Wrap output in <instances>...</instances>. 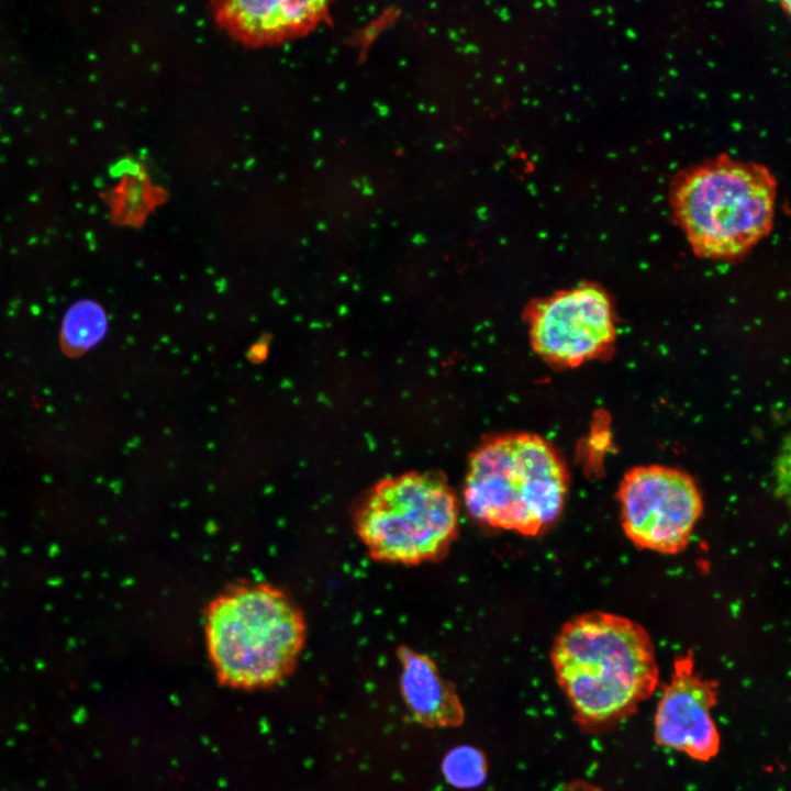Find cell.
I'll return each mask as SVG.
<instances>
[{"label": "cell", "mask_w": 791, "mask_h": 791, "mask_svg": "<svg viewBox=\"0 0 791 791\" xmlns=\"http://www.w3.org/2000/svg\"><path fill=\"white\" fill-rule=\"evenodd\" d=\"M550 659L578 722L588 727L624 718L658 681L648 633L634 621L606 612L581 614L565 623Z\"/></svg>", "instance_id": "6da1fadb"}, {"label": "cell", "mask_w": 791, "mask_h": 791, "mask_svg": "<svg viewBox=\"0 0 791 791\" xmlns=\"http://www.w3.org/2000/svg\"><path fill=\"white\" fill-rule=\"evenodd\" d=\"M569 476L556 449L538 435L505 434L470 456L463 495L479 523L524 536L545 533L560 517Z\"/></svg>", "instance_id": "7a4b0ae2"}, {"label": "cell", "mask_w": 791, "mask_h": 791, "mask_svg": "<svg viewBox=\"0 0 791 791\" xmlns=\"http://www.w3.org/2000/svg\"><path fill=\"white\" fill-rule=\"evenodd\" d=\"M776 196L767 167L720 155L676 177L670 205L697 255L732 259L770 232Z\"/></svg>", "instance_id": "3957f363"}, {"label": "cell", "mask_w": 791, "mask_h": 791, "mask_svg": "<svg viewBox=\"0 0 791 791\" xmlns=\"http://www.w3.org/2000/svg\"><path fill=\"white\" fill-rule=\"evenodd\" d=\"M305 635L302 615L279 589L265 583L232 588L212 601L205 620L211 661L226 683L271 684L288 673Z\"/></svg>", "instance_id": "277c9868"}, {"label": "cell", "mask_w": 791, "mask_h": 791, "mask_svg": "<svg viewBox=\"0 0 791 791\" xmlns=\"http://www.w3.org/2000/svg\"><path fill=\"white\" fill-rule=\"evenodd\" d=\"M354 524L377 561H433L444 556L457 537L458 499L442 475L405 472L374 484L359 501Z\"/></svg>", "instance_id": "5b68a950"}, {"label": "cell", "mask_w": 791, "mask_h": 791, "mask_svg": "<svg viewBox=\"0 0 791 791\" xmlns=\"http://www.w3.org/2000/svg\"><path fill=\"white\" fill-rule=\"evenodd\" d=\"M617 499L627 538L640 549L661 554H677L688 545L703 511L694 479L661 465L630 469Z\"/></svg>", "instance_id": "8992f818"}, {"label": "cell", "mask_w": 791, "mask_h": 791, "mask_svg": "<svg viewBox=\"0 0 791 791\" xmlns=\"http://www.w3.org/2000/svg\"><path fill=\"white\" fill-rule=\"evenodd\" d=\"M615 335L611 299L593 283L557 292L541 301L531 316L534 349L561 366H578L605 355Z\"/></svg>", "instance_id": "52a82bcc"}, {"label": "cell", "mask_w": 791, "mask_h": 791, "mask_svg": "<svg viewBox=\"0 0 791 791\" xmlns=\"http://www.w3.org/2000/svg\"><path fill=\"white\" fill-rule=\"evenodd\" d=\"M716 684L701 677L691 656L676 660L655 714V737L659 745L706 761L720 748V736L712 717Z\"/></svg>", "instance_id": "ba28073f"}, {"label": "cell", "mask_w": 791, "mask_h": 791, "mask_svg": "<svg viewBox=\"0 0 791 791\" xmlns=\"http://www.w3.org/2000/svg\"><path fill=\"white\" fill-rule=\"evenodd\" d=\"M218 26L247 47L281 44L311 33L328 18L326 1L226 0L211 3Z\"/></svg>", "instance_id": "9c48e42d"}, {"label": "cell", "mask_w": 791, "mask_h": 791, "mask_svg": "<svg viewBox=\"0 0 791 791\" xmlns=\"http://www.w3.org/2000/svg\"><path fill=\"white\" fill-rule=\"evenodd\" d=\"M400 691L404 704L419 724L428 728H454L465 721V709L455 687L428 656L402 646Z\"/></svg>", "instance_id": "30bf717a"}, {"label": "cell", "mask_w": 791, "mask_h": 791, "mask_svg": "<svg viewBox=\"0 0 791 791\" xmlns=\"http://www.w3.org/2000/svg\"><path fill=\"white\" fill-rule=\"evenodd\" d=\"M107 330L108 317L102 305L91 299L78 300L64 315L62 348L69 356H79L98 345Z\"/></svg>", "instance_id": "8fae6325"}, {"label": "cell", "mask_w": 791, "mask_h": 791, "mask_svg": "<svg viewBox=\"0 0 791 791\" xmlns=\"http://www.w3.org/2000/svg\"><path fill=\"white\" fill-rule=\"evenodd\" d=\"M166 190L153 182L141 166L130 171L116 190L115 212L124 224L140 225L167 200Z\"/></svg>", "instance_id": "7c38bea8"}, {"label": "cell", "mask_w": 791, "mask_h": 791, "mask_svg": "<svg viewBox=\"0 0 791 791\" xmlns=\"http://www.w3.org/2000/svg\"><path fill=\"white\" fill-rule=\"evenodd\" d=\"M441 768L447 783L459 789L477 788L486 781L488 775L486 756L468 745L452 748L445 755Z\"/></svg>", "instance_id": "4fadbf2b"}]
</instances>
